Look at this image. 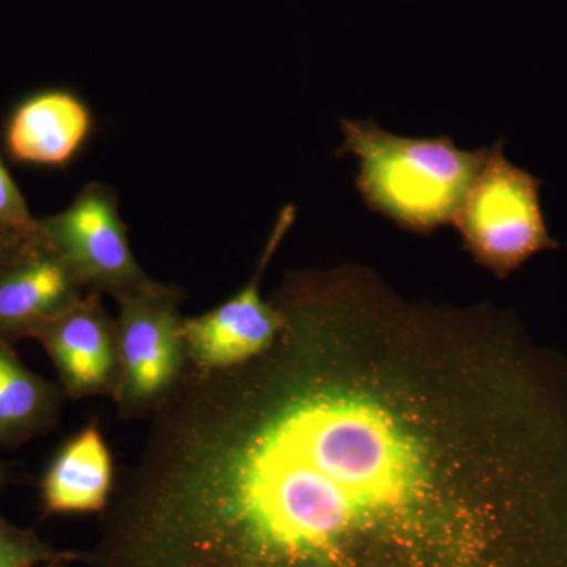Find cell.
Masks as SVG:
<instances>
[{
    "label": "cell",
    "instance_id": "obj_1",
    "mask_svg": "<svg viewBox=\"0 0 567 567\" xmlns=\"http://www.w3.org/2000/svg\"><path fill=\"white\" fill-rule=\"evenodd\" d=\"M275 344L189 365L123 477L141 567H550L567 368L491 306L290 271Z\"/></svg>",
    "mask_w": 567,
    "mask_h": 567
},
{
    "label": "cell",
    "instance_id": "obj_2",
    "mask_svg": "<svg viewBox=\"0 0 567 567\" xmlns=\"http://www.w3.org/2000/svg\"><path fill=\"white\" fill-rule=\"evenodd\" d=\"M339 125L336 156L358 159L354 188L365 207L405 233L450 226L487 158L488 147L465 151L450 136H399L372 117Z\"/></svg>",
    "mask_w": 567,
    "mask_h": 567
},
{
    "label": "cell",
    "instance_id": "obj_3",
    "mask_svg": "<svg viewBox=\"0 0 567 567\" xmlns=\"http://www.w3.org/2000/svg\"><path fill=\"white\" fill-rule=\"evenodd\" d=\"M506 141L488 145L486 162L454 215L462 248L495 278L506 279L537 254L557 251L540 205L544 182L506 158Z\"/></svg>",
    "mask_w": 567,
    "mask_h": 567
},
{
    "label": "cell",
    "instance_id": "obj_4",
    "mask_svg": "<svg viewBox=\"0 0 567 567\" xmlns=\"http://www.w3.org/2000/svg\"><path fill=\"white\" fill-rule=\"evenodd\" d=\"M123 382L121 415L140 416L173 393L188 369L181 290L153 281L117 298Z\"/></svg>",
    "mask_w": 567,
    "mask_h": 567
},
{
    "label": "cell",
    "instance_id": "obj_5",
    "mask_svg": "<svg viewBox=\"0 0 567 567\" xmlns=\"http://www.w3.org/2000/svg\"><path fill=\"white\" fill-rule=\"evenodd\" d=\"M40 224L85 293H107L117 300L153 282L134 257L111 186L89 183L69 207Z\"/></svg>",
    "mask_w": 567,
    "mask_h": 567
},
{
    "label": "cell",
    "instance_id": "obj_6",
    "mask_svg": "<svg viewBox=\"0 0 567 567\" xmlns=\"http://www.w3.org/2000/svg\"><path fill=\"white\" fill-rule=\"evenodd\" d=\"M297 208L278 213L252 278L221 306L183 322L189 364L199 371H221L248 363L275 344L284 315L274 300H264L260 281L284 237L292 229Z\"/></svg>",
    "mask_w": 567,
    "mask_h": 567
},
{
    "label": "cell",
    "instance_id": "obj_7",
    "mask_svg": "<svg viewBox=\"0 0 567 567\" xmlns=\"http://www.w3.org/2000/svg\"><path fill=\"white\" fill-rule=\"evenodd\" d=\"M37 341L47 350L71 399L104 395L117 404L123 369L117 323L102 295L85 293L63 315L44 324Z\"/></svg>",
    "mask_w": 567,
    "mask_h": 567
},
{
    "label": "cell",
    "instance_id": "obj_8",
    "mask_svg": "<svg viewBox=\"0 0 567 567\" xmlns=\"http://www.w3.org/2000/svg\"><path fill=\"white\" fill-rule=\"evenodd\" d=\"M93 130V112L85 100L66 89H48L11 111L3 144L11 162L62 169L87 147Z\"/></svg>",
    "mask_w": 567,
    "mask_h": 567
},
{
    "label": "cell",
    "instance_id": "obj_9",
    "mask_svg": "<svg viewBox=\"0 0 567 567\" xmlns=\"http://www.w3.org/2000/svg\"><path fill=\"white\" fill-rule=\"evenodd\" d=\"M85 292L50 241L0 270V339L13 344L37 333Z\"/></svg>",
    "mask_w": 567,
    "mask_h": 567
},
{
    "label": "cell",
    "instance_id": "obj_10",
    "mask_svg": "<svg viewBox=\"0 0 567 567\" xmlns=\"http://www.w3.org/2000/svg\"><path fill=\"white\" fill-rule=\"evenodd\" d=\"M114 462L95 425L70 439L52 458L41 498L51 514L103 513L114 491Z\"/></svg>",
    "mask_w": 567,
    "mask_h": 567
},
{
    "label": "cell",
    "instance_id": "obj_11",
    "mask_svg": "<svg viewBox=\"0 0 567 567\" xmlns=\"http://www.w3.org/2000/svg\"><path fill=\"white\" fill-rule=\"evenodd\" d=\"M63 390L33 374L0 339V446L51 431L61 416Z\"/></svg>",
    "mask_w": 567,
    "mask_h": 567
},
{
    "label": "cell",
    "instance_id": "obj_12",
    "mask_svg": "<svg viewBox=\"0 0 567 567\" xmlns=\"http://www.w3.org/2000/svg\"><path fill=\"white\" fill-rule=\"evenodd\" d=\"M73 558L76 555L54 550L35 533L0 520V567H33Z\"/></svg>",
    "mask_w": 567,
    "mask_h": 567
},
{
    "label": "cell",
    "instance_id": "obj_13",
    "mask_svg": "<svg viewBox=\"0 0 567 567\" xmlns=\"http://www.w3.org/2000/svg\"><path fill=\"white\" fill-rule=\"evenodd\" d=\"M0 230L20 235L32 241L47 240L40 219L32 215L20 186L11 177L2 156H0Z\"/></svg>",
    "mask_w": 567,
    "mask_h": 567
},
{
    "label": "cell",
    "instance_id": "obj_14",
    "mask_svg": "<svg viewBox=\"0 0 567 567\" xmlns=\"http://www.w3.org/2000/svg\"><path fill=\"white\" fill-rule=\"evenodd\" d=\"M48 244L44 241H32L28 238H22L20 235L6 233L0 230V270L9 267V265L17 262L20 257L25 252L31 251L35 246Z\"/></svg>",
    "mask_w": 567,
    "mask_h": 567
},
{
    "label": "cell",
    "instance_id": "obj_15",
    "mask_svg": "<svg viewBox=\"0 0 567 567\" xmlns=\"http://www.w3.org/2000/svg\"><path fill=\"white\" fill-rule=\"evenodd\" d=\"M33 567H39V566H33ZM41 567H62V566H59V563H48L47 566H41Z\"/></svg>",
    "mask_w": 567,
    "mask_h": 567
},
{
    "label": "cell",
    "instance_id": "obj_16",
    "mask_svg": "<svg viewBox=\"0 0 567 567\" xmlns=\"http://www.w3.org/2000/svg\"><path fill=\"white\" fill-rule=\"evenodd\" d=\"M3 477H6V475H3V465L0 464V484H2Z\"/></svg>",
    "mask_w": 567,
    "mask_h": 567
}]
</instances>
